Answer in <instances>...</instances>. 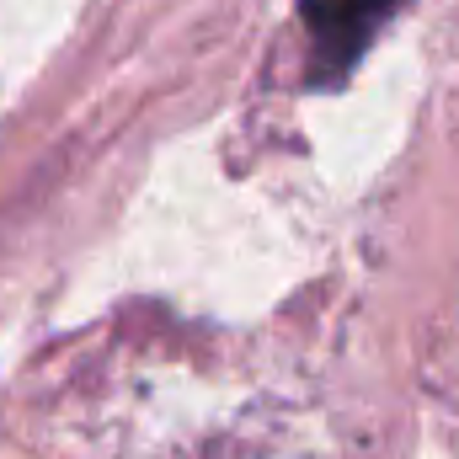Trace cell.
Masks as SVG:
<instances>
[{"instance_id": "1", "label": "cell", "mask_w": 459, "mask_h": 459, "mask_svg": "<svg viewBox=\"0 0 459 459\" xmlns=\"http://www.w3.org/2000/svg\"><path fill=\"white\" fill-rule=\"evenodd\" d=\"M406 0H299L310 32V86H342Z\"/></svg>"}]
</instances>
